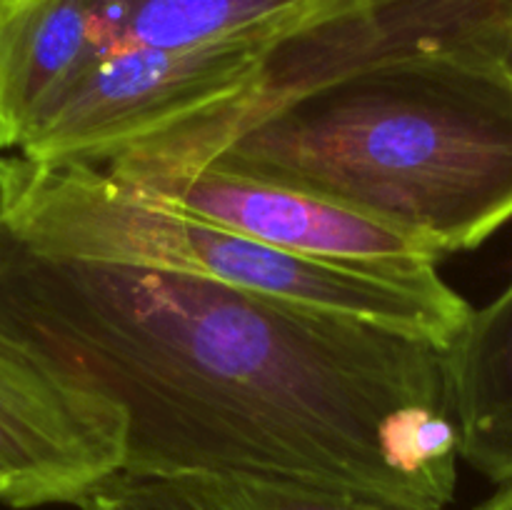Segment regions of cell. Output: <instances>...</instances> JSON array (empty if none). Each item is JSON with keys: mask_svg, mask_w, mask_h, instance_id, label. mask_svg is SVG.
<instances>
[{"mask_svg": "<svg viewBox=\"0 0 512 510\" xmlns=\"http://www.w3.org/2000/svg\"><path fill=\"white\" fill-rule=\"evenodd\" d=\"M0 353L108 400L120 470L443 510L460 433L448 348L195 275L60 258L0 223Z\"/></svg>", "mask_w": 512, "mask_h": 510, "instance_id": "1", "label": "cell"}, {"mask_svg": "<svg viewBox=\"0 0 512 510\" xmlns=\"http://www.w3.org/2000/svg\"><path fill=\"white\" fill-rule=\"evenodd\" d=\"M98 170L125 183L193 170L268 180L443 258L512 220V68L478 53L380 60L288 95L188 153Z\"/></svg>", "mask_w": 512, "mask_h": 510, "instance_id": "2", "label": "cell"}, {"mask_svg": "<svg viewBox=\"0 0 512 510\" xmlns=\"http://www.w3.org/2000/svg\"><path fill=\"white\" fill-rule=\"evenodd\" d=\"M0 223L60 258L195 275L403 330L443 348L473 310L435 263L388 268L305 258L153 203L90 165L0 158Z\"/></svg>", "mask_w": 512, "mask_h": 510, "instance_id": "3", "label": "cell"}, {"mask_svg": "<svg viewBox=\"0 0 512 510\" xmlns=\"http://www.w3.org/2000/svg\"><path fill=\"white\" fill-rule=\"evenodd\" d=\"M512 0H330L268 45L248 93L133 145L140 158L188 153L288 95L335 75L423 53L510 58Z\"/></svg>", "mask_w": 512, "mask_h": 510, "instance_id": "4", "label": "cell"}, {"mask_svg": "<svg viewBox=\"0 0 512 510\" xmlns=\"http://www.w3.org/2000/svg\"><path fill=\"white\" fill-rule=\"evenodd\" d=\"M273 40L103 55L33 120L20 155L98 168L110 153L248 93Z\"/></svg>", "mask_w": 512, "mask_h": 510, "instance_id": "5", "label": "cell"}, {"mask_svg": "<svg viewBox=\"0 0 512 510\" xmlns=\"http://www.w3.org/2000/svg\"><path fill=\"white\" fill-rule=\"evenodd\" d=\"M125 185L165 208L305 258L388 268L438 263L400 230L268 180L193 170L148 175Z\"/></svg>", "mask_w": 512, "mask_h": 510, "instance_id": "6", "label": "cell"}, {"mask_svg": "<svg viewBox=\"0 0 512 510\" xmlns=\"http://www.w3.org/2000/svg\"><path fill=\"white\" fill-rule=\"evenodd\" d=\"M123 438L113 403L0 353V458L15 473L10 508L78 505L118 473Z\"/></svg>", "mask_w": 512, "mask_h": 510, "instance_id": "7", "label": "cell"}, {"mask_svg": "<svg viewBox=\"0 0 512 510\" xmlns=\"http://www.w3.org/2000/svg\"><path fill=\"white\" fill-rule=\"evenodd\" d=\"M103 55L83 0H20L0 20V148Z\"/></svg>", "mask_w": 512, "mask_h": 510, "instance_id": "8", "label": "cell"}, {"mask_svg": "<svg viewBox=\"0 0 512 510\" xmlns=\"http://www.w3.org/2000/svg\"><path fill=\"white\" fill-rule=\"evenodd\" d=\"M460 458L498 485H512V280L470 310L448 348Z\"/></svg>", "mask_w": 512, "mask_h": 510, "instance_id": "9", "label": "cell"}, {"mask_svg": "<svg viewBox=\"0 0 512 510\" xmlns=\"http://www.w3.org/2000/svg\"><path fill=\"white\" fill-rule=\"evenodd\" d=\"M105 55L123 48H200L275 40L330 0H83Z\"/></svg>", "mask_w": 512, "mask_h": 510, "instance_id": "10", "label": "cell"}, {"mask_svg": "<svg viewBox=\"0 0 512 510\" xmlns=\"http://www.w3.org/2000/svg\"><path fill=\"white\" fill-rule=\"evenodd\" d=\"M78 510H380L358 500L228 475L113 473L78 500Z\"/></svg>", "mask_w": 512, "mask_h": 510, "instance_id": "11", "label": "cell"}, {"mask_svg": "<svg viewBox=\"0 0 512 510\" xmlns=\"http://www.w3.org/2000/svg\"><path fill=\"white\" fill-rule=\"evenodd\" d=\"M15 498V473L3 458H0V503L13 505Z\"/></svg>", "mask_w": 512, "mask_h": 510, "instance_id": "12", "label": "cell"}, {"mask_svg": "<svg viewBox=\"0 0 512 510\" xmlns=\"http://www.w3.org/2000/svg\"><path fill=\"white\" fill-rule=\"evenodd\" d=\"M475 510H512V485H500L498 493L480 503Z\"/></svg>", "mask_w": 512, "mask_h": 510, "instance_id": "13", "label": "cell"}, {"mask_svg": "<svg viewBox=\"0 0 512 510\" xmlns=\"http://www.w3.org/2000/svg\"><path fill=\"white\" fill-rule=\"evenodd\" d=\"M18 3H20V0H0V20H3L5 15H8L10 10H13Z\"/></svg>", "mask_w": 512, "mask_h": 510, "instance_id": "14", "label": "cell"}, {"mask_svg": "<svg viewBox=\"0 0 512 510\" xmlns=\"http://www.w3.org/2000/svg\"><path fill=\"white\" fill-rule=\"evenodd\" d=\"M508 63H510V68H512V48H510V58H508Z\"/></svg>", "mask_w": 512, "mask_h": 510, "instance_id": "15", "label": "cell"}]
</instances>
